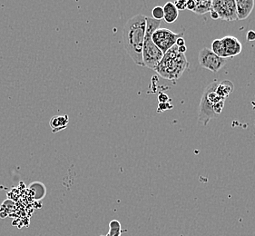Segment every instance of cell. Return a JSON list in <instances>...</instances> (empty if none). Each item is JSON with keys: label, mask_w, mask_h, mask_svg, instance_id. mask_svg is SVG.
Instances as JSON below:
<instances>
[{"label": "cell", "mask_w": 255, "mask_h": 236, "mask_svg": "<svg viewBox=\"0 0 255 236\" xmlns=\"http://www.w3.org/2000/svg\"><path fill=\"white\" fill-rule=\"evenodd\" d=\"M146 32V16L134 15L126 23L123 30V44L133 61L143 67V46Z\"/></svg>", "instance_id": "cell-1"}, {"label": "cell", "mask_w": 255, "mask_h": 236, "mask_svg": "<svg viewBox=\"0 0 255 236\" xmlns=\"http://www.w3.org/2000/svg\"><path fill=\"white\" fill-rule=\"evenodd\" d=\"M188 67L189 62L185 55L180 53L178 46L174 45L163 54V58L154 71L164 79L176 81Z\"/></svg>", "instance_id": "cell-2"}, {"label": "cell", "mask_w": 255, "mask_h": 236, "mask_svg": "<svg viewBox=\"0 0 255 236\" xmlns=\"http://www.w3.org/2000/svg\"><path fill=\"white\" fill-rule=\"evenodd\" d=\"M218 81L211 83L205 88L200 102L198 120L204 125H207L210 121L219 116L225 108V99L221 98L216 93Z\"/></svg>", "instance_id": "cell-3"}, {"label": "cell", "mask_w": 255, "mask_h": 236, "mask_svg": "<svg viewBox=\"0 0 255 236\" xmlns=\"http://www.w3.org/2000/svg\"><path fill=\"white\" fill-rule=\"evenodd\" d=\"M161 21L156 20L153 17L146 16V32L143 46V67L155 70L159 62L163 58V53L159 49L152 40L154 31L159 28Z\"/></svg>", "instance_id": "cell-4"}, {"label": "cell", "mask_w": 255, "mask_h": 236, "mask_svg": "<svg viewBox=\"0 0 255 236\" xmlns=\"http://www.w3.org/2000/svg\"><path fill=\"white\" fill-rule=\"evenodd\" d=\"M184 35V33H174L168 28L159 27L153 32L152 40L159 49L164 54L175 45L176 40L178 38L183 37Z\"/></svg>", "instance_id": "cell-5"}, {"label": "cell", "mask_w": 255, "mask_h": 236, "mask_svg": "<svg viewBox=\"0 0 255 236\" xmlns=\"http://www.w3.org/2000/svg\"><path fill=\"white\" fill-rule=\"evenodd\" d=\"M222 20H238L235 0H212V9Z\"/></svg>", "instance_id": "cell-6"}, {"label": "cell", "mask_w": 255, "mask_h": 236, "mask_svg": "<svg viewBox=\"0 0 255 236\" xmlns=\"http://www.w3.org/2000/svg\"><path fill=\"white\" fill-rule=\"evenodd\" d=\"M198 60L201 67L214 73L219 72L226 65V58L218 57L210 48L206 47L200 51Z\"/></svg>", "instance_id": "cell-7"}, {"label": "cell", "mask_w": 255, "mask_h": 236, "mask_svg": "<svg viewBox=\"0 0 255 236\" xmlns=\"http://www.w3.org/2000/svg\"><path fill=\"white\" fill-rule=\"evenodd\" d=\"M224 49H225V58L234 57L238 56L243 50V45L236 37L227 36L221 38Z\"/></svg>", "instance_id": "cell-8"}, {"label": "cell", "mask_w": 255, "mask_h": 236, "mask_svg": "<svg viewBox=\"0 0 255 236\" xmlns=\"http://www.w3.org/2000/svg\"><path fill=\"white\" fill-rule=\"evenodd\" d=\"M238 20H245L249 17L255 7V0H235Z\"/></svg>", "instance_id": "cell-9"}, {"label": "cell", "mask_w": 255, "mask_h": 236, "mask_svg": "<svg viewBox=\"0 0 255 236\" xmlns=\"http://www.w3.org/2000/svg\"><path fill=\"white\" fill-rule=\"evenodd\" d=\"M68 123H69L68 115L55 116L49 121V125L51 127L52 133H58L62 130L67 128Z\"/></svg>", "instance_id": "cell-10"}, {"label": "cell", "mask_w": 255, "mask_h": 236, "mask_svg": "<svg viewBox=\"0 0 255 236\" xmlns=\"http://www.w3.org/2000/svg\"><path fill=\"white\" fill-rule=\"evenodd\" d=\"M163 8V19L169 24H172L177 20L179 15V11L175 7L174 3L169 1L165 3Z\"/></svg>", "instance_id": "cell-11"}, {"label": "cell", "mask_w": 255, "mask_h": 236, "mask_svg": "<svg viewBox=\"0 0 255 236\" xmlns=\"http://www.w3.org/2000/svg\"><path fill=\"white\" fill-rule=\"evenodd\" d=\"M234 89H235L234 84L229 80H225L223 82H219L216 88V93L219 97L226 100V98H228L230 94L234 91Z\"/></svg>", "instance_id": "cell-12"}, {"label": "cell", "mask_w": 255, "mask_h": 236, "mask_svg": "<svg viewBox=\"0 0 255 236\" xmlns=\"http://www.w3.org/2000/svg\"><path fill=\"white\" fill-rule=\"evenodd\" d=\"M195 4L194 13L204 15L212 9V0H194Z\"/></svg>", "instance_id": "cell-13"}, {"label": "cell", "mask_w": 255, "mask_h": 236, "mask_svg": "<svg viewBox=\"0 0 255 236\" xmlns=\"http://www.w3.org/2000/svg\"><path fill=\"white\" fill-rule=\"evenodd\" d=\"M211 50L217 55L218 57H224L225 58V49H224V45L222 39H215L212 43L211 46Z\"/></svg>", "instance_id": "cell-14"}, {"label": "cell", "mask_w": 255, "mask_h": 236, "mask_svg": "<svg viewBox=\"0 0 255 236\" xmlns=\"http://www.w3.org/2000/svg\"><path fill=\"white\" fill-rule=\"evenodd\" d=\"M110 230L107 236H120L121 235V226L118 221H112L109 225Z\"/></svg>", "instance_id": "cell-15"}, {"label": "cell", "mask_w": 255, "mask_h": 236, "mask_svg": "<svg viewBox=\"0 0 255 236\" xmlns=\"http://www.w3.org/2000/svg\"><path fill=\"white\" fill-rule=\"evenodd\" d=\"M152 16L156 20H162L163 19V8L160 5L153 7L152 10Z\"/></svg>", "instance_id": "cell-16"}, {"label": "cell", "mask_w": 255, "mask_h": 236, "mask_svg": "<svg viewBox=\"0 0 255 236\" xmlns=\"http://www.w3.org/2000/svg\"><path fill=\"white\" fill-rule=\"evenodd\" d=\"M175 7L178 11H184L187 6V0H175L174 2Z\"/></svg>", "instance_id": "cell-17"}, {"label": "cell", "mask_w": 255, "mask_h": 236, "mask_svg": "<svg viewBox=\"0 0 255 236\" xmlns=\"http://www.w3.org/2000/svg\"><path fill=\"white\" fill-rule=\"evenodd\" d=\"M246 39L248 40V41H255V31L254 30H249L248 31V33H247V35H246Z\"/></svg>", "instance_id": "cell-18"}, {"label": "cell", "mask_w": 255, "mask_h": 236, "mask_svg": "<svg viewBox=\"0 0 255 236\" xmlns=\"http://www.w3.org/2000/svg\"><path fill=\"white\" fill-rule=\"evenodd\" d=\"M194 8H195V4H194V0H187L186 9L194 12Z\"/></svg>", "instance_id": "cell-19"}, {"label": "cell", "mask_w": 255, "mask_h": 236, "mask_svg": "<svg viewBox=\"0 0 255 236\" xmlns=\"http://www.w3.org/2000/svg\"><path fill=\"white\" fill-rule=\"evenodd\" d=\"M175 45L177 46H185V41H184V37H180L177 40Z\"/></svg>", "instance_id": "cell-20"}, {"label": "cell", "mask_w": 255, "mask_h": 236, "mask_svg": "<svg viewBox=\"0 0 255 236\" xmlns=\"http://www.w3.org/2000/svg\"><path fill=\"white\" fill-rule=\"evenodd\" d=\"M210 14H211V17H212L213 19H215V20H216V19H219L218 15H217L215 12H214V11H210Z\"/></svg>", "instance_id": "cell-21"}, {"label": "cell", "mask_w": 255, "mask_h": 236, "mask_svg": "<svg viewBox=\"0 0 255 236\" xmlns=\"http://www.w3.org/2000/svg\"><path fill=\"white\" fill-rule=\"evenodd\" d=\"M186 50H187V48H186V46H178V51L180 52V53H183V54H184V53H185V52H186Z\"/></svg>", "instance_id": "cell-22"}, {"label": "cell", "mask_w": 255, "mask_h": 236, "mask_svg": "<svg viewBox=\"0 0 255 236\" xmlns=\"http://www.w3.org/2000/svg\"><path fill=\"white\" fill-rule=\"evenodd\" d=\"M170 1H171V2H173V3H174V1H175V0H170Z\"/></svg>", "instance_id": "cell-23"}]
</instances>
